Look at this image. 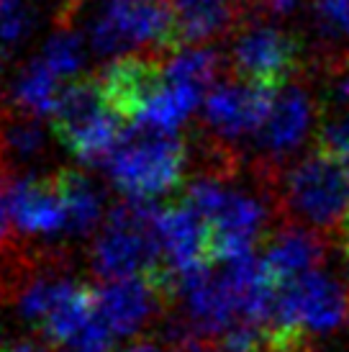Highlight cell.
Segmentation results:
<instances>
[{
  "label": "cell",
  "mask_w": 349,
  "mask_h": 352,
  "mask_svg": "<svg viewBox=\"0 0 349 352\" xmlns=\"http://www.w3.org/2000/svg\"><path fill=\"white\" fill-rule=\"evenodd\" d=\"M185 314L193 329L203 337L218 340L234 327L272 329L278 280L254 254L239 260H223L221 267H203L177 280Z\"/></svg>",
  "instance_id": "6da1fadb"
},
{
  "label": "cell",
  "mask_w": 349,
  "mask_h": 352,
  "mask_svg": "<svg viewBox=\"0 0 349 352\" xmlns=\"http://www.w3.org/2000/svg\"><path fill=\"white\" fill-rule=\"evenodd\" d=\"M185 204L203 219L214 260H239L254 254L270 232L272 208L260 190L223 175H201L188 186Z\"/></svg>",
  "instance_id": "7a4b0ae2"
},
{
  "label": "cell",
  "mask_w": 349,
  "mask_h": 352,
  "mask_svg": "<svg viewBox=\"0 0 349 352\" xmlns=\"http://www.w3.org/2000/svg\"><path fill=\"white\" fill-rule=\"evenodd\" d=\"M108 173L124 193L139 201L172 193L183 183L188 149L174 131L155 126H131L111 149Z\"/></svg>",
  "instance_id": "3957f363"
},
{
  "label": "cell",
  "mask_w": 349,
  "mask_h": 352,
  "mask_svg": "<svg viewBox=\"0 0 349 352\" xmlns=\"http://www.w3.org/2000/svg\"><path fill=\"white\" fill-rule=\"evenodd\" d=\"M349 324V285L329 267L278 283L272 332L280 342L331 337Z\"/></svg>",
  "instance_id": "277c9868"
},
{
  "label": "cell",
  "mask_w": 349,
  "mask_h": 352,
  "mask_svg": "<svg viewBox=\"0 0 349 352\" xmlns=\"http://www.w3.org/2000/svg\"><path fill=\"white\" fill-rule=\"evenodd\" d=\"M285 211L313 232L337 229L349 216V170L326 152L295 157L280 183Z\"/></svg>",
  "instance_id": "5b68a950"
},
{
  "label": "cell",
  "mask_w": 349,
  "mask_h": 352,
  "mask_svg": "<svg viewBox=\"0 0 349 352\" xmlns=\"http://www.w3.org/2000/svg\"><path fill=\"white\" fill-rule=\"evenodd\" d=\"M90 34L98 52L118 57L170 52L180 41L172 0H108Z\"/></svg>",
  "instance_id": "8992f818"
},
{
  "label": "cell",
  "mask_w": 349,
  "mask_h": 352,
  "mask_svg": "<svg viewBox=\"0 0 349 352\" xmlns=\"http://www.w3.org/2000/svg\"><path fill=\"white\" fill-rule=\"evenodd\" d=\"M121 124L124 121L111 108L95 78L69 82L52 111L57 139L82 162L106 160L124 134Z\"/></svg>",
  "instance_id": "52a82bcc"
},
{
  "label": "cell",
  "mask_w": 349,
  "mask_h": 352,
  "mask_svg": "<svg viewBox=\"0 0 349 352\" xmlns=\"http://www.w3.org/2000/svg\"><path fill=\"white\" fill-rule=\"evenodd\" d=\"M93 265L106 280L142 273H170L162 260L155 208H116L98 236Z\"/></svg>",
  "instance_id": "ba28073f"
},
{
  "label": "cell",
  "mask_w": 349,
  "mask_h": 352,
  "mask_svg": "<svg viewBox=\"0 0 349 352\" xmlns=\"http://www.w3.org/2000/svg\"><path fill=\"white\" fill-rule=\"evenodd\" d=\"M301 47L288 29L275 21H247L234 34L229 47L236 78L257 82V85H278L298 67Z\"/></svg>",
  "instance_id": "9c48e42d"
},
{
  "label": "cell",
  "mask_w": 349,
  "mask_h": 352,
  "mask_svg": "<svg viewBox=\"0 0 349 352\" xmlns=\"http://www.w3.org/2000/svg\"><path fill=\"white\" fill-rule=\"evenodd\" d=\"M319 131V106L311 90L301 85H280L272 90L270 111L264 116L254 149L270 162H293L301 157L311 139Z\"/></svg>",
  "instance_id": "30bf717a"
},
{
  "label": "cell",
  "mask_w": 349,
  "mask_h": 352,
  "mask_svg": "<svg viewBox=\"0 0 349 352\" xmlns=\"http://www.w3.org/2000/svg\"><path fill=\"white\" fill-rule=\"evenodd\" d=\"M174 291L170 273H142L113 278L95 291V311L116 337H128L144 329Z\"/></svg>",
  "instance_id": "8fae6325"
},
{
  "label": "cell",
  "mask_w": 349,
  "mask_h": 352,
  "mask_svg": "<svg viewBox=\"0 0 349 352\" xmlns=\"http://www.w3.org/2000/svg\"><path fill=\"white\" fill-rule=\"evenodd\" d=\"M272 90L249 80L216 82L203 103V124L221 144L254 142L270 111Z\"/></svg>",
  "instance_id": "7c38bea8"
},
{
  "label": "cell",
  "mask_w": 349,
  "mask_h": 352,
  "mask_svg": "<svg viewBox=\"0 0 349 352\" xmlns=\"http://www.w3.org/2000/svg\"><path fill=\"white\" fill-rule=\"evenodd\" d=\"M157 234L165 267L174 278V291L177 280L201 273L214 260L208 229L193 206L174 204L157 211Z\"/></svg>",
  "instance_id": "4fadbf2b"
},
{
  "label": "cell",
  "mask_w": 349,
  "mask_h": 352,
  "mask_svg": "<svg viewBox=\"0 0 349 352\" xmlns=\"http://www.w3.org/2000/svg\"><path fill=\"white\" fill-rule=\"evenodd\" d=\"M10 221L26 234L67 232V193L62 173L26 177L10 186Z\"/></svg>",
  "instance_id": "5bb4252c"
},
{
  "label": "cell",
  "mask_w": 349,
  "mask_h": 352,
  "mask_svg": "<svg viewBox=\"0 0 349 352\" xmlns=\"http://www.w3.org/2000/svg\"><path fill=\"white\" fill-rule=\"evenodd\" d=\"M262 263L278 283H285L324 265V242L308 226H282L267 239Z\"/></svg>",
  "instance_id": "9a60e30c"
},
{
  "label": "cell",
  "mask_w": 349,
  "mask_h": 352,
  "mask_svg": "<svg viewBox=\"0 0 349 352\" xmlns=\"http://www.w3.org/2000/svg\"><path fill=\"white\" fill-rule=\"evenodd\" d=\"M244 0H172L180 44H208L232 31Z\"/></svg>",
  "instance_id": "2e32d148"
},
{
  "label": "cell",
  "mask_w": 349,
  "mask_h": 352,
  "mask_svg": "<svg viewBox=\"0 0 349 352\" xmlns=\"http://www.w3.org/2000/svg\"><path fill=\"white\" fill-rule=\"evenodd\" d=\"M57 78L59 75L44 59H36L34 65H29L16 82V106H19V111H26L31 116L52 113L57 106L59 93H62V90H57Z\"/></svg>",
  "instance_id": "e0dca14e"
},
{
  "label": "cell",
  "mask_w": 349,
  "mask_h": 352,
  "mask_svg": "<svg viewBox=\"0 0 349 352\" xmlns=\"http://www.w3.org/2000/svg\"><path fill=\"white\" fill-rule=\"evenodd\" d=\"M62 177L67 193V232L85 234L100 221V196L75 170H62Z\"/></svg>",
  "instance_id": "ac0fdd59"
},
{
  "label": "cell",
  "mask_w": 349,
  "mask_h": 352,
  "mask_svg": "<svg viewBox=\"0 0 349 352\" xmlns=\"http://www.w3.org/2000/svg\"><path fill=\"white\" fill-rule=\"evenodd\" d=\"M44 149V129L26 111L19 116H8L0 124V155L8 160H29Z\"/></svg>",
  "instance_id": "d6986e66"
},
{
  "label": "cell",
  "mask_w": 349,
  "mask_h": 352,
  "mask_svg": "<svg viewBox=\"0 0 349 352\" xmlns=\"http://www.w3.org/2000/svg\"><path fill=\"white\" fill-rule=\"evenodd\" d=\"M313 13L326 39L349 47V0H313Z\"/></svg>",
  "instance_id": "ffe728a7"
},
{
  "label": "cell",
  "mask_w": 349,
  "mask_h": 352,
  "mask_svg": "<svg viewBox=\"0 0 349 352\" xmlns=\"http://www.w3.org/2000/svg\"><path fill=\"white\" fill-rule=\"evenodd\" d=\"M41 59L57 72L59 78L72 75V72H78L80 62H82V44H80L78 36H72V34H59V36H54V39L47 44Z\"/></svg>",
  "instance_id": "44dd1931"
},
{
  "label": "cell",
  "mask_w": 349,
  "mask_h": 352,
  "mask_svg": "<svg viewBox=\"0 0 349 352\" xmlns=\"http://www.w3.org/2000/svg\"><path fill=\"white\" fill-rule=\"evenodd\" d=\"M321 147L329 157H334L344 170H349V111L331 116L321 126Z\"/></svg>",
  "instance_id": "7402d4cb"
},
{
  "label": "cell",
  "mask_w": 349,
  "mask_h": 352,
  "mask_svg": "<svg viewBox=\"0 0 349 352\" xmlns=\"http://www.w3.org/2000/svg\"><path fill=\"white\" fill-rule=\"evenodd\" d=\"M113 337H116V334L111 332V327H108L95 311V316L75 334V340H72L67 347H69V352H111Z\"/></svg>",
  "instance_id": "603a6c76"
},
{
  "label": "cell",
  "mask_w": 349,
  "mask_h": 352,
  "mask_svg": "<svg viewBox=\"0 0 349 352\" xmlns=\"http://www.w3.org/2000/svg\"><path fill=\"white\" fill-rule=\"evenodd\" d=\"M26 29L23 0H0V44H13Z\"/></svg>",
  "instance_id": "cb8c5ba5"
},
{
  "label": "cell",
  "mask_w": 349,
  "mask_h": 352,
  "mask_svg": "<svg viewBox=\"0 0 349 352\" xmlns=\"http://www.w3.org/2000/svg\"><path fill=\"white\" fill-rule=\"evenodd\" d=\"M174 352H221L216 340L211 337H203L198 332H185V334H174Z\"/></svg>",
  "instance_id": "d4e9b609"
},
{
  "label": "cell",
  "mask_w": 349,
  "mask_h": 352,
  "mask_svg": "<svg viewBox=\"0 0 349 352\" xmlns=\"http://www.w3.org/2000/svg\"><path fill=\"white\" fill-rule=\"evenodd\" d=\"M8 193H10V188L3 183V175H0V245L8 239V221H10Z\"/></svg>",
  "instance_id": "484cf974"
},
{
  "label": "cell",
  "mask_w": 349,
  "mask_h": 352,
  "mask_svg": "<svg viewBox=\"0 0 349 352\" xmlns=\"http://www.w3.org/2000/svg\"><path fill=\"white\" fill-rule=\"evenodd\" d=\"M0 352H52L47 344L34 342V340H19V342L0 344Z\"/></svg>",
  "instance_id": "4316f807"
},
{
  "label": "cell",
  "mask_w": 349,
  "mask_h": 352,
  "mask_svg": "<svg viewBox=\"0 0 349 352\" xmlns=\"http://www.w3.org/2000/svg\"><path fill=\"white\" fill-rule=\"evenodd\" d=\"M334 96L339 98V103H344L349 108V65L334 80Z\"/></svg>",
  "instance_id": "83f0119b"
},
{
  "label": "cell",
  "mask_w": 349,
  "mask_h": 352,
  "mask_svg": "<svg viewBox=\"0 0 349 352\" xmlns=\"http://www.w3.org/2000/svg\"><path fill=\"white\" fill-rule=\"evenodd\" d=\"M262 3L275 16H288V13H293V10L301 6V0H262Z\"/></svg>",
  "instance_id": "f1b7e54d"
},
{
  "label": "cell",
  "mask_w": 349,
  "mask_h": 352,
  "mask_svg": "<svg viewBox=\"0 0 349 352\" xmlns=\"http://www.w3.org/2000/svg\"><path fill=\"white\" fill-rule=\"evenodd\" d=\"M124 352H165V350L155 342H136V344H131V347H126Z\"/></svg>",
  "instance_id": "f546056e"
},
{
  "label": "cell",
  "mask_w": 349,
  "mask_h": 352,
  "mask_svg": "<svg viewBox=\"0 0 349 352\" xmlns=\"http://www.w3.org/2000/svg\"><path fill=\"white\" fill-rule=\"evenodd\" d=\"M344 250H347V257H349V229H347V236H344Z\"/></svg>",
  "instance_id": "4dcf8cb0"
},
{
  "label": "cell",
  "mask_w": 349,
  "mask_h": 352,
  "mask_svg": "<svg viewBox=\"0 0 349 352\" xmlns=\"http://www.w3.org/2000/svg\"><path fill=\"white\" fill-rule=\"evenodd\" d=\"M65 3H67V6H78L80 0H65Z\"/></svg>",
  "instance_id": "1f68e13d"
}]
</instances>
